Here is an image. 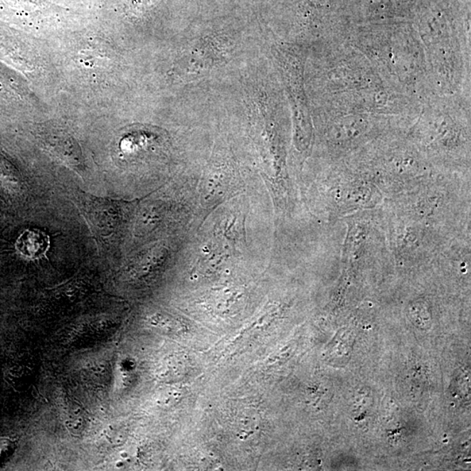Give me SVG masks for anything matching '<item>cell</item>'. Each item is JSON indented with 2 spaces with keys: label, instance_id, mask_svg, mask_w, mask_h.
Returning a JSON list of instances; mask_svg holds the SVG:
<instances>
[{
  "label": "cell",
  "instance_id": "6da1fadb",
  "mask_svg": "<svg viewBox=\"0 0 471 471\" xmlns=\"http://www.w3.org/2000/svg\"><path fill=\"white\" fill-rule=\"evenodd\" d=\"M381 208L390 256L400 268L432 265L454 239L470 234L432 226L422 220L401 215L382 204Z\"/></svg>",
  "mask_w": 471,
  "mask_h": 471
},
{
  "label": "cell",
  "instance_id": "7a4b0ae2",
  "mask_svg": "<svg viewBox=\"0 0 471 471\" xmlns=\"http://www.w3.org/2000/svg\"><path fill=\"white\" fill-rule=\"evenodd\" d=\"M319 186L320 211L334 225L347 216L379 208L385 199L379 189L354 168L334 169Z\"/></svg>",
  "mask_w": 471,
  "mask_h": 471
},
{
  "label": "cell",
  "instance_id": "3957f363",
  "mask_svg": "<svg viewBox=\"0 0 471 471\" xmlns=\"http://www.w3.org/2000/svg\"><path fill=\"white\" fill-rule=\"evenodd\" d=\"M72 198L86 219L99 248L109 250L115 246L129 223L131 203L98 198L80 190L73 191Z\"/></svg>",
  "mask_w": 471,
  "mask_h": 471
},
{
  "label": "cell",
  "instance_id": "277c9868",
  "mask_svg": "<svg viewBox=\"0 0 471 471\" xmlns=\"http://www.w3.org/2000/svg\"><path fill=\"white\" fill-rule=\"evenodd\" d=\"M42 148L79 175L85 172L82 149L70 134L63 130H43L38 133Z\"/></svg>",
  "mask_w": 471,
  "mask_h": 471
},
{
  "label": "cell",
  "instance_id": "5b68a950",
  "mask_svg": "<svg viewBox=\"0 0 471 471\" xmlns=\"http://www.w3.org/2000/svg\"><path fill=\"white\" fill-rule=\"evenodd\" d=\"M48 245V238L40 231H26L18 238L17 247L24 256L36 258L46 252Z\"/></svg>",
  "mask_w": 471,
  "mask_h": 471
}]
</instances>
